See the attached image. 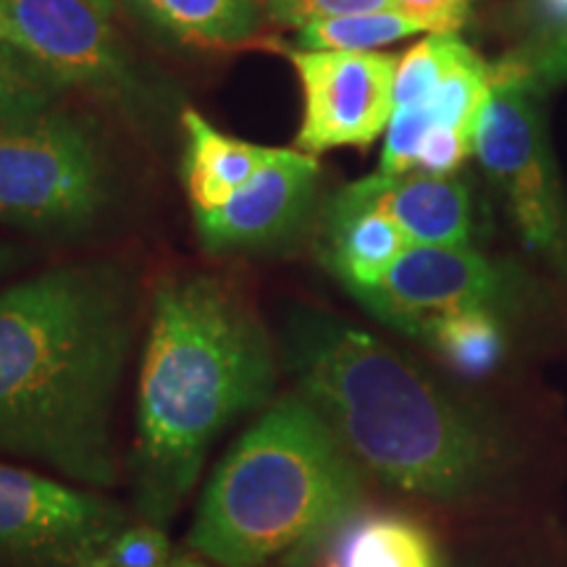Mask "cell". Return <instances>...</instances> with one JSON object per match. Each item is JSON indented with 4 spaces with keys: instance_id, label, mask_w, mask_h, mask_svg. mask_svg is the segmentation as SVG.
Here are the masks:
<instances>
[{
    "instance_id": "cell-1",
    "label": "cell",
    "mask_w": 567,
    "mask_h": 567,
    "mask_svg": "<svg viewBox=\"0 0 567 567\" xmlns=\"http://www.w3.org/2000/svg\"><path fill=\"white\" fill-rule=\"evenodd\" d=\"M137 323L124 266L69 264L0 289V455L113 488L118 386Z\"/></svg>"
},
{
    "instance_id": "cell-2",
    "label": "cell",
    "mask_w": 567,
    "mask_h": 567,
    "mask_svg": "<svg viewBox=\"0 0 567 567\" xmlns=\"http://www.w3.org/2000/svg\"><path fill=\"white\" fill-rule=\"evenodd\" d=\"M279 350L243 292L210 274H184L153 292L132 450L134 507L168 528L229 425L271 405Z\"/></svg>"
},
{
    "instance_id": "cell-3",
    "label": "cell",
    "mask_w": 567,
    "mask_h": 567,
    "mask_svg": "<svg viewBox=\"0 0 567 567\" xmlns=\"http://www.w3.org/2000/svg\"><path fill=\"white\" fill-rule=\"evenodd\" d=\"M281 363L358 467L394 492L457 502L492 484L502 463L492 429L421 368L344 318L316 308L284 316Z\"/></svg>"
},
{
    "instance_id": "cell-4",
    "label": "cell",
    "mask_w": 567,
    "mask_h": 567,
    "mask_svg": "<svg viewBox=\"0 0 567 567\" xmlns=\"http://www.w3.org/2000/svg\"><path fill=\"white\" fill-rule=\"evenodd\" d=\"M360 502L363 471L323 417L289 392L226 452L187 542L221 567H305L321 563Z\"/></svg>"
},
{
    "instance_id": "cell-5",
    "label": "cell",
    "mask_w": 567,
    "mask_h": 567,
    "mask_svg": "<svg viewBox=\"0 0 567 567\" xmlns=\"http://www.w3.org/2000/svg\"><path fill=\"white\" fill-rule=\"evenodd\" d=\"M109 200L87 126L61 109L0 126V224L32 234H80Z\"/></svg>"
},
{
    "instance_id": "cell-6",
    "label": "cell",
    "mask_w": 567,
    "mask_h": 567,
    "mask_svg": "<svg viewBox=\"0 0 567 567\" xmlns=\"http://www.w3.org/2000/svg\"><path fill=\"white\" fill-rule=\"evenodd\" d=\"M473 153L502 189L530 250L567 279V213L530 80L515 63L494 66V87Z\"/></svg>"
},
{
    "instance_id": "cell-7",
    "label": "cell",
    "mask_w": 567,
    "mask_h": 567,
    "mask_svg": "<svg viewBox=\"0 0 567 567\" xmlns=\"http://www.w3.org/2000/svg\"><path fill=\"white\" fill-rule=\"evenodd\" d=\"M126 523L95 488L0 463V567H87Z\"/></svg>"
},
{
    "instance_id": "cell-8",
    "label": "cell",
    "mask_w": 567,
    "mask_h": 567,
    "mask_svg": "<svg viewBox=\"0 0 567 567\" xmlns=\"http://www.w3.org/2000/svg\"><path fill=\"white\" fill-rule=\"evenodd\" d=\"M289 61L302 87L297 151L318 158L337 147H365L386 132L400 59L375 51H295Z\"/></svg>"
},
{
    "instance_id": "cell-9",
    "label": "cell",
    "mask_w": 567,
    "mask_h": 567,
    "mask_svg": "<svg viewBox=\"0 0 567 567\" xmlns=\"http://www.w3.org/2000/svg\"><path fill=\"white\" fill-rule=\"evenodd\" d=\"M507 295L499 266L471 247L410 245L373 287L352 297L392 329L423 339L431 326L467 310L496 313Z\"/></svg>"
},
{
    "instance_id": "cell-10",
    "label": "cell",
    "mask_w": 567,
    "mask_h": 567,
    "mask_svg": "<svg viewBox=\"0 0 567 567\" xmlns=\"http://www.w3.org/2000/svg\"><path fill=\"white\" fill-rule=\"evenodd\" d=\"M27 51L69 84L105 97H132L140 84L118 51L109 13L90 0H0Z\"/></svg>"
},
{
    "instance_id": "cell-11",
    "label": "cell",
    "mask_w": 567,
    "mask_h": 567,
    "mask_svg": "<svg viewBox=\"0 0 567 567\" xmlns=\"http://www.w3.org/2000/svg\"><path fill=\"white\" fill-rule=\"evenodd\" d=\"M318 176L316 155L281 147L247 187L218 210H197L195 229L210 255L258 252L281 245L295 234L313 203Z\"/></svg>"
},
{
    "instance_id": "cell-12",
    "label": "cell",
    "mask_w": 567,
    "mask_h": 567,
    "mask_svg": "<svg viewBox=\"0 0 567 567\" xmlns=\"http://www.w3.org/2000/svg\"><path fill=\"white\" fill-rule=\"evenodd\" d=\"M347 187L392 218L410 245L463 247L471 239V193L455 176L373 174Z\"/></svg>"
},
{
    "instance_id": "cell-13",
    "label": "cell",
    "mask_w": 567,
    "mask_h": 567,
    "mask_svg": "<svg viewBox=\"0 0 567 567\" xmlns=\"http://www.w3.org/2000/svg\"><path fill=\"white\" fill-rule=\"evenodd\" d=\"M410 247L392 218L350 187L331 197L321 224V258L350 295L373 287Z\"/></svg>"
},
{
    "instance_id": "cell-14",
    "label": "cell",
    "mask_w": 567,
    "mask_h": 567,
    "mask_svg": "<svg viewBox=\"0 0 567 567\" xmlns=\"http://www.w3.org/2000/svg\"><path fill=\"white\" fill-rule=\"evenodd\" d=\"M184 184L193 210H218L271 163L281 147L255 145L216 130L203 113L184 111Z\"/></svg>"
},
{
    "instance_id": "cell-15",
    "label": "cell",
    "mask_w": 567,
    "mask_h": 567,
    "mask_svg": "<svg viewBox=\"0 0 567 567\" xmlns=\"http://www.w3.org/2000/svg\"><path fill=\"white\" fill-rule=\"evenodd\" d=\"M155 32L200 48L243 45L266 19L260 0H122Z\"/></svg>"
},
{
    "instance_id": "cell-16",
    "label": "cell",
    "mask_w": 567,
    "mask_h": 567,
    "mask_svg": "<svg viewBox=\"0 0 567 567\" xmlns=\"http://www.w3.org/2000/svg\"><path fill=\"white\" fill-rule=\"evenodd\" d=\"M323 567H439L434 544L410 517L354 513L321 557Z\"/></svg>"
},
{
    "instance_id": "cell-17",
    "label": "cell",
    "mask_w": 567,
    "mask_h": 567,
    "mask_svg": "<svg viewBox=\"0 0 567 567\" xmlns=\"http://www.w3.org/2000/svg\"><path fill=\"white\" fill-rule=\"evenodd\" d=\"M69 82L24 48L0 40V126L34 122L59 111Z\"/></svg>"
},
{
    "instance_id": "cell-18",
    "label": "cell",
    "mask_w": 567,
    "mask_h": 567,
    "mask_svg": "<svg viewBox=\"0 0 567 567\" xmlns=\"http://www.w3.org/2000/svg\"><path fill=\"white\" fill-rule=\"evenodd\" d=\"M425 342L460 375H486L499 365L505 354V337H502L499 318L492 310H467L444 318L431 326Z\"/></svg>"
},
{
    "instance_id": "cell-19",
    "label": "cell",
    "mask_w": 567,
    "mask_h": 567,
    "mask_svg": "<svg viewBox=\"0 0 567 567\" xmlns=\"http://www.w3.org/2000/svg\"><path fill=\"white\" fill-rule=\"evenodd\" d=\"M423 30L400 9L358 13V17L316 21L297 30V51H344L373 53Z\"/></svg>"
},
{
    "instance_id": "cell-20",
    "label": "cell",
    "mask_w": 567,
    "mask_h": 567,
    "mask_svg": "<svg viewBox=\"0 0 567 567\" xmlns=\"http://www.w3.org/2000/svg\"><path fill=\"white\" fill-rule=\"evenodd\" d=\"M494 87V66L481 59L471 45L444 74L434 95L423 105L434 118V126L467 132L476 137V126Z\"/></svg>"
},
{
    "instance_id": "cell-21",
    "label": "cell",
    "mask_w": 567,
    "mask_h": 567,
    "mask_svg": "<svg viewBox=\"0 0 567 567\" xmlns=\"http://www.w3.org/2000/svg\"><path fill=\"white\" fill-rule=\"evenodd\" d=\"M465 42L457 32H439L417 42L396 61L394 109H423L434 95L444 74L465 53Z\"/></svg>"
},
{
    "instance_id": "cell-22",
    "label": "cell",
    "mask_w": 567,
    "mask_h": 567,
    "mask_svg": "<svg viewBox=\"0 0 567 567\" xmlns=\"http://www.w3.org/2000/svg\"><path fill=\"white\" fill-rule=\"evenodd\" d=\"M172 563L174 555L166 528L145 520L134 526L126 523L95 559L97 567H172Z\"/></svg>"
},
{
    "instance_id": "cell-23",
    "label": "cell",
    "mask_w": 567,
    "mask_h": 567,
    "mask_svg": "<svg viewBox=\"0 0 567 567\" xmlns=\"http://www.w3.org/2000/svg\"><path fill=\"white\" fill-rule=\"evenodd\" d=\"M396 9V0H264L266 21L274 27H302L316 21L358 17V13Z\"/></svg>"
},
{
    "instance_id": "cell-24",
    "label": "cell",
    "mask_w": 567,
    "mask_h": 567,
    "mask_svg": "<svg viewBox=\"0 0 567 567\" xmlns=\"http://www.w3.org/2000/svg\"><path fill=\"white\" fill-rule=\"evenodd\" d=\"M434 126V118L425 109H394L392 122L386 126L384 151H381V168L384 176H402L415 168L417 153L425 134Z\"/></svg>"
},
{
    "instance_id": "cell-25",
    "label": "cell",
    "mask_w": 567,
    "mask_h": 567,
    "mask_svg": "<svg viewBox=\"0 0 567 567\" xmlns=\"http://www.w3.org/2000/svg\"><path fill=\"white\" fill-rule=\"evenodd\" d=\"M473 145H476L473 134L450 130V126H431L421 145V153H417L413 172L429 176H452L473 153Z\"/></svg>"
},
{
    "instance_id": "cell-26",
    "label": "cell",
    "mask_w": 567,
    "mask_h": 567,
    "mask_svg": "<svg viewBox=\"0 0 567 567\" xmlns=\"http://www.w3.org/2000/svg\"><path fill=\"white\" fill-rule=\"evenodd\" d=\"M473 0H396V9L413 19L423 32H457Z\"/></svg>"
},
{
    "instance_id": "cell-27",
    "label": "cell",
    "mask_w": 567,
    "mask_h": 567,
    "mask_svg": "<svg viewBox=\"0 0 567 567\" xmlns=\"http://www.w3.org/2000/svg\"><path fill=\"white\" fill-rule=\"evenodd\" d=\"M27 260H30V252H27L24 247L0 239V279L17 274L19 268L27 266Z\"/></svg>"
},
{
    "instance_id": "cell-28",
    "label": "cell",
    "mask_w": 567,
    "mask_h": 567,
    "mask_svg": "<svg viewBox=\"0 0 567 567\" xmlns=\"http://www.w3.org/2000/svg\"><path fill=\"white\" fill-rule=\"evenodd\" d=\"M0 40H6V42H13V45L24 48V51H27L24 40H21L19 30H17V27L11 24V19L6 17V11H3V9H0Z\"/></svg>"
},
{
    "instance_id": "cell-29",
    "label": "cell",
    "mask_w": 567,
    "mask_h": 567,
    "mask_svg": "<svg viewBox=\"0 0 567 567\" xmlns=\"http://www.w3.org/2000/svg\"><path fill=\"white\" fill-rule=\"evenodd\" d=\"M172 567H208L203 563V559H197L193 555H182V557H174Z\"/></svg>"
},
{
    "instance_id": "cell-30",
    "label": "cell",
    "mask_w": 567,
    "mask_h": 567,
    "mask_svg": "<svg viewBox=\"0 0 567 567\" xmlns=\"http://www.w3.org/2000/svg\"><path fill=\"white\" fill-rule=\"evenodd\" d=\"M90 3H95L97 9L101 11H105L111 17V11H113V0H90Z\"/></svg>"
},
{
    "instance_id": "cell-31",
    "label": "cell",
    "mask_w": 567,
    "mask_h": 567,
    "mask_svg": "<svg viewBox=\"0 0 567 567\" xmlns=\"http://www.w3.org/2000/svg\"><path fill=\"white\" fill-rule=\"evenodd\" d=\"M555 3L563 6V9H567V0H555Z\"/></svg>"
},
{
    "instance_id": "cell-32",
    "label": "cell",
    "mask_w": 567,
    "mask_h": 567,
    "mask_svg": "<svg viewBox=\"0 0 567 567\" xmlns=\"http://www.w3.org/2000/svg\"><path fill=\"white\" fill-rule=\"evenodd\" d=\"M87 567H97V565H95V563H92V565H87Z\"/></svg>"
}]
</instances>
